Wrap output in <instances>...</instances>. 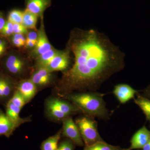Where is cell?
<instances>
[{"instance_id":"e0dca14e","label":"cell","mask_w":150,"mask_h":150,"mask_svg":"<svg viewBox=\"0 0 150 150\" xmlns=\"http://www.w3.org/2000/svg\"><path fill=\"white\" fill-rule=\"evenodd\" d=\"M38 16L27 9L23 12L22 24L27 28L35 29Z\"/></svg>"},{"instance_id":"f1b7e54d","label":"cell","mask_w":150,"mask_h":150,"mask_svg":"<svg viewBox=\"0 0 150 150\" xmlns=\"http://www.w3.org/2000/svg\"><path fill=\"white\" fill-rule=\"evenodd\" d=\"M6 22L4 19L1 14H0V31L2 29L5 24Z\"/></svg>"},{"instance_id":"4dcf8cb0","label":"cell","mask_w":150,"mask_h":150,"mask_svg":"<svg viewBox=\"0 0 150 150\" xmlns=\"http://www.w3.org/2000/svg\"><path fill=\"white\" fill-rule=\"evenodd\" d=\"M5 49V46H0V55L3 54Z\"/></svg>"},{"instance_id":"4fadbf2b","label":"cell","mask_w":150,"mask_h":150,"mask_svg":"<svg viewBox=\"0 0 150 150\" xmlns=\"http://www.w3.org/2000/svg\"><path fill=\"white\" fill-rule=\"evenodd\" d=\"M51 73L46 68H38L30 80L37 87L47 85L51 82Z\"/></svg>"},{"instance_id":"7a4b0ae2","label":"cell","mask_w":150,"mask_h":150,"mask_svg":"<svg viewBox=\"0 0 150 150\" xmlns=\"http://www.w3.org/2000/svg\"><path fill=\"white\" fill-rule=\"evenodd\" d=\"M105 94L96 92H82L65 95L66 98L88 116L107 120L110 114L103 99Z\"/></svg>"},{"instance_id":"52a82bcc","label":"cell","mask_w":150,"mask_h":150,"mask_svg":"<svg viewBox=\"0 0 150 150\" xmlns=\"http://www.w3.org/2000/svg\"><path fill=\"white\" fill-rule=\"evenodd\" d=\"M137 93L131 86L126 84H119L114 87L113 93L118 101L122 104H125L130 100L134 98Z\"/></svg>"},{"instance_id":"1f68e13d","label":"cell","mask_w":150,"mask_h":150,"mask_svg":"<svg viewBox=\"0 0 150 150\" xmlns=\"http://www.w3.org/2000/svg\"><path fill=\"white\" fill-rule=\"evenodd\" d=\"M5 46V43L3 40H0V46Z\"/></svg>"},{"instance_id":"7c38bea8","label":"cell","mask_w":150,"mask_h":150,"mask_svg":"<svg viewBox=\"0 0 150 150\" xmlns=\"http://www.w3.org/2000/svg\"><path fill=\"white\" fill-rule=\"evenodd\" d=\"M16 126L0 109V136L9 138L16 129Z\"/></svg>"},{"instance_id":"83f0119b","label":"cell","mask_w":150,"mask_h":150,"mask_svg":"<svg viewBox=\"0 0 150 150\" xmlns=\"http://www.w3.org/2000/svg\"><path fill=\"white\" fill-rule=\"evenodd\" d=\"M37 43V40H32L26 39L25 44L27 47L31 48V47L36 46Z\"/></svg>"},{"instance_id":"ffe728a7","label":"cell","mask_w":150,"mask_h":150,"mask_svg":"<svg viewBox=\"0 0 150 150\" xmlns=\"http://www.w3.org/2000/svg\"><path fill=\"white\" fill-rule=\"evenodd\" d=\"M8 101L12 103L17 107L20 108L21 109L27 103L21 94L16 89L14 93L13 96Z\"/></svg>"},{"instance_id":"44dd1931","label":"cell","mask_w":150,"mask_h":150,"mask_svg":"<svg viewBox=\"0 0 150 150\" xmlns=\"http://www.w3.org/2000/svg\"><path fill=\"white\" fill-rule=\"evenodd\" d=\"M23 12L18 10L12 11L9 13L8 17V21L13 24L18 23L22 24Z\"/></svg>"},{"instance_id":"30bf717a","label":"cell","mask_w":150,"mask_h":150,"mask_svg":"<svg viewBox=\"0 0 150 150\" xmlns=\"http://www.w3.org/2000/svg\"><path fill=\"white\" fill-rule=\"evenodd\" d=\"M21 110V108L17 107L9 101L6 104V114L17 128L30 120L27 118H21L19 114Z\"/></svg>"},{"instance_id":"7402d4cb","label":"cell","mask_w":150,"mask_h":150,"mask_svg":"<svg viewBox=\"0 0 150 150\" xmlns=\"http://www.w3.org/2000/svg\"><path fill=\"white\" fill-rule=\"evenodd\" d=\"M75 145L72 141L67 138L59 143L57 150H74Z\"/></svg>"},{"instance_id":"603a6c76","label":"cell","mask_w":150,"mask_h":150,"mask_svg":"<svg viewBox=\"0 0 150 150\" xmlns=\"http://www.w3.org/2000/svg\"><path fill=\"white\" fill-rule=\"evenodd\" d=\"M25 40L24 36L21 34H15L12 38V42L14 45L18 47L24 46Z\"/></svg>"},{"instance_id":"9a60e30c","label":"cell","mask_w":150,"mask_h":150,"mask_svg":"<svg viewBox=\"0 0 150 150\" xmlns=\"http://www.w3.org/2000/svg\"><path fill=\"white\" fill-rule=\"evenodd\" d=\"M62 135V130H60L54 136L48 137L43 141L40 146L41 150H57L59 141Z\"/></svg>"},{"instance_id":"ac0fdd59","label":"cell","mask_w":150,"mask_h":150,"mask_svg":"<svg viewBox=\"0 0 150 150\" xmlns=\"http://www.w3.org/2000/svg\"><path fill=\"white\" fill-rule=\"evenodd\" d=\"M134 102L142 109L147 120L150 122V100L146 98L139 96L134 99Z\"/></svg>"},{"instance_id":"ba28073f","label":"cell","mask_w":150,"mask_h":150,"mask_svg":"<svg viewBox=\"0 0 150 150\" xmlns=\"http://www.w3.org/2000/svg\"><path fill=\"white\" fill-rule=\"evenodd\" d=\"M150 139V131L145 126L133 135L131 140V146L127 150L142 149Z\"/></svg>"},{"instance_id":"d6a6232c","label":"cell","mask_w":150,"mask_h":150,"mask_svg":"<svg viewBox=\"0 0 150 150\" xmlns=\"http://www.w3.org/2000/svg\"><path fill=\"white\" fill-rule=\"evenodd\" d=\"M123 150H127V149H123Z\"/></svg>"},{"instance_id":"277c9868","label":"cell","mask_w":150,"mask_h":150,"mask_svg":"<svg viewBox=\"0 0 150 150\" xmlns=\"http://www.w3.org/2000/svg\"><path fill=\"white\" fill-rule=\"evenodd\" d=\"M77 125L85 146H91L98 142H103L98 130L97 123L91 116H83L77 118Z\"/></svg>"},{"instance_id":"4316f807","label":"cell","mask_w":150,"mask_h":150,"mask_svg":"<svg viewBox=\"0 0 150 150\" xmlns=\"http://www.w3.org/2000/svg\"><path fill=\"white\" fill-rule=\"evenodd\" d=\"M38 34L35 32H30L28 33L26 39L32 40H37Z\"/></svg>"},{"instance_id":"f546056e","label":"cell","mask_w":150,"mask_h":150,"mask_svg":"<svg viewBox=\"0 0 150 150\" xmlns=\"http://www.w3.org/2000/svg\"><path fill=\"white\" fill-rule=\"evenodd\" d=\"M142 149V150H150V139L148 143Z\"/></svg>"},{"instance_id":"5bb4252c","label":"cell","mask_w":150,"mask_h":150,"mask_svg":"<svg viewBox=\"0 0 150 150\" xmlns=\"http://www.w3.org/2000/svg\"><path fill=\"white\" fill-rule=\"evenodd\" d=\"M50 3V0H28L26 9L38 16H40Z\"/></svg>"},{"instance_id":"484cf974","label":"cell","mask_w":150,"mask_h":150,"mask_svg":"<svg viewBox=\"0 0 150 150\" xmlns=\"http://www.w3.org/2000/svg\"><path fill=\"white\" fill-rule=\"evenodd\" d=\"M13 24V33L14 34H23L27 33V28L22 24L18 23H15Z\"/></svg>"},{"instance_id":"8fae6325","label":"cell","mask_w":150,"mask_h":150,"mask_svg":"<svg viewBox=\"0 0 150 150\" xmlns=\"http://www.w3.org/2000/svg\"><path fill=\"white\" fill-rule=\"evenodd\" d=\"M43 26H41L38 32L37 43L34 50V53L38 56L52 48V46L46 36Z\"/></svg>"},{"instance_id":"3957f363","label":"cell","mask_w":150,"mask_h":150,"mask_svg":"<svg viewBox=\"0 0 150 150\" xmlns=\"http://www.w3.org/2000/svg\"><path fill=\"white\" fill-rule=\"evenodd\" d=\"M46 113L52 119L62 120L78 112H82L72 103L56 98H51L46 100Z\"/></svg>"},{"instance_id":"cb8c5ba5","label":"cell","mask_w":150,"mask_h":150,"mask_svg":"<svg viewBox=\"0 0 150 150\" xmlns=\"http://www.w3.org/2000/svg\"><path fill=\"white\" fill-rule=\"evenodd\" d=\"M2 34L5 36H9L13 33V24L11 22H6L4 26L1 30Z\"/></svg>"},{"instance_id":"d6986e66","label":"cell","mask_w":150,"mask_h":150,"mask_svg":"<svg viewBox=\"0 0 150 150\" xmlns=\"http://www.w3.org/2000/svg\"><path fill=\"white\" fill-rule=\"evenodd\" d=\"M120 146L109 144L103 142H98L91 146H85L83 150H123Z\"/></svg>"},{"instance_id":"9c48e42d","label":"cell","mask_w":150,"mask_h":150,"mask_svg":"<svg viewBox=\"0 0 150 150\" xmlns=\"http://www.w3.org/2000/svg\"><path fill=\"white\" fill-rule=\"evenodd\" d=\"M17 90L20 93L26 103L30 101L36 95L37 87L30 79L21 82L16 87Z\"/></svg>"},{"instance_id":"5b68a950","label":"cell","mask_w":150,"mask_h":150,"mask_svg":"<svg viewBox=\"0 0 150 150\" xmlns=\"http://www.w3.org/2000/svg\"><path fill=\"white\" fill-rule=\"evenodd\" d=\"M62 121V136L72 141L75 145L79 146H83L84 144L75 121L70 116L65 118Z\"/></svg>"},{"instance_id":"8992f818","label":"cell","mask_w":150,"mask_h":150,"mask_svg":"<svg viewBox=\"0 0 150 150\" xmlns=\"http://www.w3.org/2000/svg\"><path fill=\"white\" fill-rule=\"evenodd\" d=\"M70 63L69 51H60L45 68L50 72L55 71H64L68 69Z\"/></svg>"},{"instance_id":"d4e9b609","label":"cell","mask_w":150,"mask_h":150,"mask_svg":"<svg viewBox=\"0 0 150 150\" xmlns=\"http://www.w3.org/2000/svg\"><path fill=\"white\" fill-rule=\"evenodd\" d=\"M22 62L21 60L19 59L18 57L15 56H11L7 59L6 62V67L7 69L8 68L12 67L14 65L18 63Z\"/></svg>"},{"instance_id":"6da1fadb","label":"cell","mask_w":150,"mask_h":150,"mask_svg":"<svg viewBox=\"0 0 150 150\" xmlns=\"http://www.w3.org/2000/svg\"><path fill=\"white\" fill-rule=\"evenodd\" d=\"M71 43L74 64L65 74V95L74 91L96 92L125 67V54L103 33L93 29L79 33Z\"/></svg>"},{"instance_id":"2e32d148","label":"cell","mask_w":150,"mask_h":150,"mask_svg":"<svg viewBox=\"0 0 150 150\" xmlns=\"http://www.w3.org/2000/svg\"><path fill=\"white\" fill-rule=\"evenodd\" d=\"M59 52L60 51H56L52 48L49 51L38 56L37 60L38 68H46Z\"/></svg>"}]
</instances>
